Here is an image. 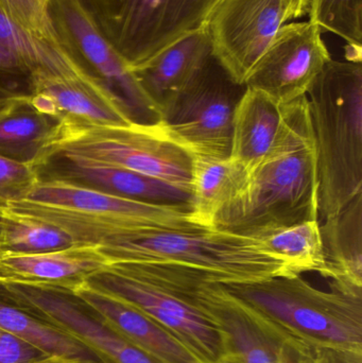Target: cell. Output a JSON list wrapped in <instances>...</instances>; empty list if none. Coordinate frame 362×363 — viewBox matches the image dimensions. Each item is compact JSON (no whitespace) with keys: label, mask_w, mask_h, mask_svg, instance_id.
I'll use <instances>...</instances> for the list:
<instances>
[{"label":"cell","mask_w":362,"mask_h":363,"mask_svg":"<svg viewBox=\"0 0 362 363\" xmlns=\"http://www.w3.org/2000/svg\"><path fill=\"white\" fill-rule=\"evenodd\" d=\"M282 129L213 230L249 238L319 220V179L307 96L283 106Z\"/></svg>","instance_id":"cell-1"},{"label":"cell","mask_w":362,"mask_h":363,"mask_svg":"<svg viewBox=\"0 0 362 363\" xmlns=\"http://www.w3.org/2000/svg\"><path fill=\"white\" fill-rule=\"evenodd\" d=\"M152 284L197 308L240 363H336V352L298 334L195 269L165 266Z\"/></svg>","instance_id":"cell-2"},{"label":"cell","mask_w":362,"mask_h":363,"mask_svg":"<svg viewBox=\"0 0 362 363\" xmlns=\"http://www.w3.org/2000/svg\"><path fill=\"white\" fill-rule=\"evenodd\" d=\"M306 96L325 220L362 194V62L332 59Z\"/></svg>","instance_id":"cell-3"},{"label":"cell","mask_w":362,"mask_h":363,"mask_svg":"<svg viewBox=\"0 0 362 363\" xmlns=\"http://www.w3.org/2000/svg\"><path fill=\"white\" fill-rule=\"evenodd\" d=\"M97 249L110 264H176L201 271L222 285L291 277L287 264L268 254L257 239L212 228H134L108 237Z\"/></svg>","instance_id":"cell-4"},{"label":"cell","mask_w":362,"mask_h":363,"mask_svg":"<svg viewBox=\"0 0 362 363\" xmlns=\"http://www.w3.org/2000/svg\"><path fill=\"white\" fill-rule=\"evenodd\" d=\"M6 211L61 228L77 247H97L108 237L134 228H203L193 223L191 209L137 202L57 181H38L23 200L11 203Z\"/></svg>","instance_id":"cell-5"},{"label":"cell","mask_w":362,"mask_h":363,"mask_svg":"<svg viewBox=\"0 0 362 363\" xmlns=\"http://www.w3.org/2000/svg\"><path fill=\"white\" fill-rule=\"evenodd\" d=\"M276 321L334 352H362V296L323 291L298 277L225 285Z\"/></svg>","instance_id":"cell-6"},{"label":"cell","mask_w":362,"mask_h":363,"mask_svg":"<svg viewBox=\"0 0 362 363\" xmlns=\"http://www.w3.org/2000/svg\"><path fill=\"white\" fill-rule=\"evenodd\" d=\"M220 0H74L130 69L204 29Z\"/></svg>","instance_id":"cell-7"},{"label":"cell","mask_w":362,"mask_h":363,"mask_svg":"<svg viewBox=\"0 0 362 363\" xmlns=\"http://www.w3.org/2000/svg\"><path fill=\"white\" fill-rule=\"evenodd\" d=\"M244 91L212 53L164 108L159 125L191 157L229 159L234 112Z\"/></svg>","instance_id":"cell-8"},{"label":"cell","mask_w":362,"mask_h":363,"mask_svg":"<svg viewBox=\"0 0 362 363\" xmlns=\"http://www.w3.org/2000/svg\"><path fill=\"white\" fill-rule=\"evenodd\" d=\"M86 157L167 182L191 192L193 157L154 125L67 127L55 151Z\"/></svg>","instance_id":"cell-9"},{"label":"cell","mask_w":362,"mask_h":363,"mask_svg":"<svg viewBox=\"0 0 362 363\" xmlns=\"http://www.w3.org/2000/svg\"><path fill=\"white\" fill-rule=\"evenodd\" d=\"M45 9L57 46L78 69L116 97L134 123L154 125L161 121V115L140 89L129 66L74 0H47Z\"/></svg>","instance_id":"cell-10"},{"label":"cell","mask_w":362,"mask_h":363,"mask_svg":"<svg viewBox=\"0 0 362 363\" xmlns=\"http://www.w3.org/2000/svg\"><path fill=\"white\" fill-rule=\"evenodd\" d=\"M85 284L135 307L184 343L204 363L216 362L225 354L217 328L193 305L165 288L108 266L89 277Z\"/></svg>","instance_id":"cell-11"},{"label":"cell","mask_w":362,"mask_h":363,"mask_svg":"<svg viewBox=\"0 0 362 363\" xmlns=\"http://www.w3.org/2000/svg\"><path fill=\"white\" fill-rule=\"evenodd\" d=\"M332 60L322 30L310 21L284 23L246 81L283 106L307 95Z\"/></svg>","instance_id":"cell-12"},{"label":"cell","mask_w":362,"mask_h":363,"mask_svg":"<svg viewBox=\"0 0 362 363\" xmlns=\"http://www.w3.org/2000/svg\"><path fill=\"white\" fill-rule=\"evenodd\" d=\"M284 23L283 0H220L206 25L213 55L236 83L246 85Z\"/></svg>","instance_id":"cell-13"},{"label":"cell","mask_w":362,"mask_h":363,"mask_svg":"<svg viewBox=\"0 0 362 363\" xmlns=\"http://www.w3.org/2000/svg\"><path fill=\"white\" fill-rule=\"evenodd\" d=\"M0 285L13 300L72 335L108 363H159L117 334L72 290L4 281Z\"/></svg>","instance_id":"cell-14"},{"label":"cell","mask_w":362,"mask_h":363,"mask_svg":"<svg viewBox=\"0 0 362 363\" xmlns=\"http://www.w3.org/2000/svg\"><path fill=\"white\" fill-rule=\"evenodd\" d=\"M34 169L38 181L63 182L128 200L191 209V192L178 186L63 151H55Z\"/></svg>","instance_id":"cell-15"},{"label":"cell","mask_w":362,"mask_h":363,"mask_svg":"<svg viewBox=\"0 0 362 363\" xmlns=\"http://www.w3.org/2000/svg\"><path fill=\"white\" fill-rule=\"evenodd\" d=\"M32 100L47 112L77 127L133 125L120 101L103 85L78 68L38 77Z\"/></svg>","instance_id":"cell-16"},{"label":"cell","mask_w":362,"mask_h":363,"mask_svg":"<svg viewBox=\"0 0 362 363\" xmlns=\"http://www.w3.org/2000/svg\"><path fill=\"white\" fill-rule=\"evenodd\" d=\"M76 67L59 46L21 29L0 8V104L32 97L43 74Z\"/></svg>","instance_id":"cell-17"},{"label":"cell","mask_w":362,"mask_h":363,"mask_svg":"<svg viewBox=\"0 0 362 363\" xmlns=\"http://www.w3.org/2000/svg\"><path fill=\"white\" fill-rule=\"evenodd\" d=\"M62 117L43 110L31 97L0 104V157L36 167L55 152L67 131Z\"/></svg>","instance_id":"cell-18"},{"label":"cell","mask_w":362,"mask_h":363,"mask_svg":"<svg viewBox=\"0 0 362 363\" xmlns=\"http://www.w3.org/2000/svg\"><path fill=\"white\" fill-rule=\"evenodd\" d=\"M74 294L134 347L159 363H204L184 343L135 307L84 285Z\"/></svg>","instance_id":"cell-19"},{"label":"cell","mask_w":362,"mask_h":363,"mask_svg":"<svg viewBox=\"0 0 362 363\" xmlns=\"http://www.w3.org/2000/svg\"><path fill=\"white\" fill-rule=\"evenodd\" d=\"M108 266L110 262L93 247L31 255L0 254V281L74 291Z\"/></svg>","instance_id":"cell-20"},{"label":"cell","mask_w":362,"mask_h":363,"mask_svg":"<svg viewBox=\"0 0 362 363\" xmlns=\"http://www.w3.org/2000/svg\"><path fill=\"white\" fill-rule=\"evenodd\" d=\"M212 53L210 35L204 28L184 36L131 70L145 95L162 115Z\"/></svg>","instance_id":"cell-21"},{"label":"cell","mask_w":362,"mask_h":363,"mask_svg":"<svg viewBox=\"0 0 362 363\" xmlns=\"http://www.w3.org/2000/svg\"><path fill=\"white\" fill-rule=\"evenodd\" d=\"M324 253V277L329 286L362 296V194L339 213L320 224Z\"/></svg>","instance_id":"cell-22"},{"label":"cell","mask_w":362,"mask_h":363,"mask_svg":"<svg viewBox=\"0 0 362 363\" xmlns=\"http://www.w3.org/2000/svg\"><path fill=\"white\" fill-rule=\"evenodd\" d=\"M284 108L261 91L246 87L233 117L230 159L247 172L270 152L282 129Z\"/></svg>","instance_id":"cell-23"},{"label":"cell","mask_w":362,"mask_h":363,"mask_svg":"<svg viewBox=\"0 0 362 363\" xmlns=\"http://www.w3.org/2000/svg\"><path fill=\"white\" fill-rule=\"evenodd\" d=\"M248 172L231 159L193 157L191 220L212 228L215 218L242 189Z\"/></svg>","instance_id":"cell-24"},{"label":"cell","mask_w":362,"mask_h":363,"mask_svg":"<svg viewBox=\"0 0 362 363\" xmlns=\"http://www.w3.org/2000/svg\"><path fill=\"white\" fill-rule=\"evenodd\" d=\"M0 328L36 345L47 355L108 363L72 335L13 300L0 285Z\"/></svg>","instance_id":"cell-25"},{"label":"cell","mask_w":362,"mask_h":363,"mask_svg":"<svg viewBox=\"0 0 362 363\" xmlns=\"http://www.w3.org/2000/svg\"><path fill=\"white\" fill-rule=\"evenodd\" d=\"M319 220L303 222L255 238L268 254L284 262L291 277L318 272L324 277L325 259Z\"/></svg>","instance_id":"cell-26"},{"label":"cell","mask_w":362,"mask_h":363,"mask_svg":"<svg viewBox=\"0 0 362 363\" xmlns=\"http://www.w3.org/2000/svg\"><path fill=\"white\" fill-rule=\"evenodd\" d=\"M76 247L72 237L61 228L4 211L0 254L31 255Z\"/></svg>","instance_id":"cell-27"},{"label":"cell","mask_w":362,"mask_h":363,"mask_svg":"<svg viewBox=\"0 0 362 363\" xmlns=\"http://www.w3.org/2000/svg\"><path fill=\"white\" fill-rule=\"evenodd\" d=\"M307 15L346 43V60L362 62V0H310Z\"/></svg>","instance_id":"cell-28"},{"label":"cell","mask_w":362,"mask_h":363,"mask_svg":"<svg viewBox=\"0 0 362 363\" xmlns=\"http://www.w3.org/2000/svg\"><path fill=\"white\" fill-rule=\"evenodd\" d=\"M0 8L21 29L57 46L42 0H0Z\"/></svg>","instance_id":"cell-29"},{"label":"cell","mask_w":362,"mask_h":363,"mask_svg":"<svg viewBox=\"0 0 362 363\" xmlns=\"http://www.w3.org/2000/svg\"><path fill=\"white\" fill-rule=\"evenodd\" d=\"M38 182L35 169L0 157V211L28 196Z\"/></svg>","instance_id":"cell-30"},{"label":"cell","mask_w":362,"mask_h":363,"mask_svg":"<svg viewBox=\"0 0 362 363\" xmlns=\"http://www.w3.org/2000/svg\"><path fill=\"white\" fill-rule=\"evenodd\" d=\"M48 356L36 345L0 328V363H30Z\"/></svg>","instance_id":"cell-31"},{"label":"cell","mask_w":362,"mask_h":363,"mask_svg":"<svg viewBox=\"0 0 362 363\" xmlns=\"http://www.w3.org/2000/svg\"><path fill=\"white\" fill-rule=\"evenodd\" d=\"M310 0H283L286 23L307 15Z\"/></svg>","instance_id":"cell-32"},{"label":"cell","mask_w":362,"mask_h":363,"mask_svg":"<svg viewBox=\"0 0 362 363\" xmlns=\"http://www.w3.org/2000/svg\"><path fill=\"white\" fill-rule=\"evenodd\" d=\"M336 363H362V352H336Z\"/></svg>","instance_id":"cell-33"},{"label":"cell","mask_w":362,"mask_h":363,"mask_svg":"<svg viewBox=\"0 0 362 363\" xmlns=\"http://www.w3.org/2000/svg\"><path fill=\"white\" fill-rule=\"evenodd\" d=\"M30 363H94L83 362L80 359H74V358L63 357V356H48V357L43 358V359L38 360Z\"/></svg>","instance_id":"cell-34"},{"label":"cell","mask_w":362,"mask_h":363,"mask_svg":"<svg viewBox=\"0 0 362 363\" xmlns=\"http://www.w3.org/2000/svg\"><path fill=\"white\" fill-rule=\"evenodd\" d=\"M213 363H240L239 360L230 353H225L220 358Z\"/></svg>","instance_id":"cell-35"},{"label":"cell","mask_w":362,"mask_h":363,"mask_svg":"<svg viewBox=\"0 0 362 363\" xmlns=\"http://www.w3.org/2000/svg\"><path fill=\"white\" fill-rule=\"evenodd\" d=\"M2 223H4V211H0V243H1Z\"/></svg>","instance_id":"cell-36"},{"label":"cell","mask_w":362,"mask_h":363,"mask_svg":"<svg viewBox=\"0 0 362 363\" xmlns=\"http://www.w3.org/2000/svg\"><path fill=\"white\" fill-rule=\"evenodd\" d=\"M42 1H43V4H45V2H46V1H47V0H42Z\"/></svg>","instance_id":"cell-37"}]
</instances>
